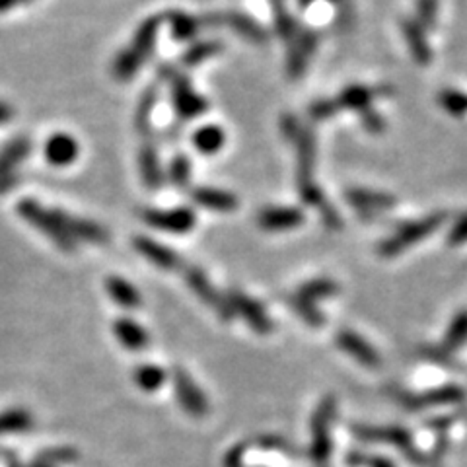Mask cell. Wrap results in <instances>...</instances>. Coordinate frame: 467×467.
Returning <instances> with one entry per match:
<instances>
[{"label":"cell","instance_id":"ab89813d","mask_svg":"<svg viewBox=\"0 0 467 467\" xmlns=\"http://www.w3.org/2000/svg\"><path fill=\"white\" fill-rule=\"evenodd\" d=\"M191 160L185 154L174 156L170 164V180L175 187H187L191 182Z\"/></svg>","mask_w":467,"mask_h":467},{"label":"cell","instance_id":"7402d4cb","mask_svg":"<svg viewBox=\"0 0 467 467\" xmlns=\"http://www.w3.org/2000/svg\"><path fill=\"white\" fill-rule=\"evenodd\" d=\"M138 167H141V177L144 185L156 191L164 183V172L160 166V158H158V151L152 143H144L141 151H138Z\"/></svg>","mask_w":467,"mask_h":467},{"label":"cell","instance_id":"5b68a950","mask_svg":"<svg viewBox=\"0 0 467 467\" xmlns=\"http://www.w3.org/2000/svg\"><path fill=\"white\" fill-rule=\"evenodd\" d=\"M446 218H448L446 213H434V214L421 218V221L407 222L400 226L393 236L385 237V240L380 244V247H377V253H380L382 257H395V255L403 253L407 247L426 240L431 234L439 230Z\"/></svg>","mask_w":467,"mask_h":467},{"label":"cell","instance_id":"d6986e66","mask_svg":"<svg viewBox=\"0 0 467 467\" xmlns=\"http://www.w3.org/2000/svg\"><path fill=\"white\" fill-rule=\"evenodd\" d=\"M257 222H260L263 230L269 232L291 230V228H296L304 222V213L300 208L292 206H271L260 213Z\"/></svg>","mask_w":467,"mask_h":467},{"label":"cell","instance_id":"cb8c5ba5","mask_svg":"<svg viewBox=\"0 0 467 467\" xmlns=\"http://www.w3.org/2000/svg\"><path fill=\"white\" fill-rule=\"evenodd\" d=\"M113 333L127 351H143L148 346V341H151L144 327L131 320V317H119L113 323Z\"/></svg>","mask_w":467,"mask_h":467},{"label":"cell","instance_id":"ee69618b","mask_svg":"<svg viewBox=\"0 0 467 467\" xmlns=\"http://www.w3.org/2000/svg\"><path fill=\"white\" fill-rule=\"evenodd\" d=\"M339 112L341 107L337 104V99H317L310 105V117L314 121H325V119H331Z\"/></svg>","mask_w":467,"mask_h":467},{"label":"cell","instance_id":"9a60e30c","mask_svg":"<svg viewBox=\"0 0 467 467\" xmlns=\"http://www.w3.org/2000/svg\"><path fill=\"white\" fill-rule=\"evenodd\" d=\"M335 343L341 351H345L356 362H361L366 369H377L382 364L380 353H377L374 346L361 337L359 333H354L351 330H343L335 335Z\"/></svg>","mask_w":467,"mask_h":467},{"label":"cell","instance_id":"bcb514c9","mask_svg":"<svg viewBox=\"0 0 467 467\" xmlns=\"http://www.w3.org/2000/svg\"><path fill=\"white\" fill-rule=\"evenodd\" d=\"M362 117V125L369 133H374V135H380L385 131V119L376 112V109L369 107L366 112L361 113Z\"/></svg>","mask_w":467,"mask_h":467},{"label":"cell","instance_id":"5bb4252c","mask_svg":"<svg viewBox=\"0 0 467 467\" xmlns=\"http://www.w3.org/2000/svg\"><path fill=\"white\" fill-rule=\"evenodd\" d=\"M353 432L359 440L364 442H380V444H392L401 450L413 448V436L411 432L403 429V426H372V424H354Z\"/></svg>","mask_w":467,"mask_h":467},{"label":"cell","instance_id":"484cf974","mask_svg":"<svg viewBox=\"0 0 467 467\" xmlns=\"http://www.w3.org/2000/svg\"><path fill=\"white\" fill-rule=\"evenodd\" d=\"M63 222L66 226L68 234H71L74 240L81 242H90V244H105L109 240V234L105 232V228H102L96 222L84 221V218H76L66 213H61Z\"/></svg>","mask_w":467,"mask_h":467},{"label":"cell","instance_id":"ac0fdd59","mask_svg":"<svg viewBox=\"0 0 467 467\" xmlns=\"http://www.w3.org/2000/svg\"><path fill=\"white\" fill-rule=\"evenodd\" d=\"M346 203H349L356 211H361L362 214H374L380 211H387L395 205V197L387 195L382 191H370V189H346Z\"/></svg>","mask_w":467,"mask_h":467},{"label":"cell","instance_id":"db71d44e","mask_svg":"<svg viewBox=\"0 0 467 467\" xmlns=\"http://www.w3.org/2000/svg\"><path fill=\"white\" fill-rule=\"evenodd\" d=\"M32 467H51V465H45V463H39V462H35Z\"/></svg>","mask_w":467,"mask_h":467},{"label":"cell","instance_id":"603a6c76","mask_svg":"<svg viewBox=\"0 0 467 467\" xmlns=\"http://www.w3.org/2000/svg\"><path fill=\"white\" fill-rule=\"evenodd\" d=\"M380 92H390L387 88H370V86H362V84H353L337 97V104H339L341 109H353V112H366V109L372 107L374 97Z\"/></svg>","mask_w":467,"mask_h":467},{"label":"cell","instance_id":"ffe728a7","mask_svg":"<svg viewBox=\"0 0 467 467\" xmlns=\"http://www.w3.org/2000/svg\"><path fill=\"white\" fill-rule=\"evenodd\" d=\"M403 35H405V42L409 45V51L411 57L415 58L416 65L426 66L432 61V51H431V45H429V39H426V29L416 22V19H405L403 22Z\"/></svg>","mask_w":467,"mask_h":467},{"label":"cell","instance_id":"2e32d148","mask_svg":"<svg viewBox=\"0 0 467 467\" xmlns=\"http://www.w3.org/2000/svg\"><path fill=\"white\" fill-rule=\"evenodd\" d=\"M135 250L141 253L143 257H146L148 261L152 265L160 267V269L166 271H175L182 267V260L180 255H177L170 247L162 245L160 242L152 240V237H146V236H136L133 240Z\"/></svg>","mask_w":467,"mask_h":467},{"label":"cell","instance_id":"30bf717a","mask_svg":"<svg viewBox=\"0 0 467 467\" xmlns=\"http://www.w3.org/2000/svg\"><path fill=\"white\" fill-rule=\"evenodd\" d=\"M317 42L320 37L314 32V29L307 27H298V32L294 39L288 43V53H286V74L292 78V81H298L307 68V61L310 57L315 53Z\"/></svg>","mask_w":467,"mask_h":467},{"label":"cell","instance_id":"816d5d0a","mask_svg":"<svg viewBox=\"0 0 467 467\" xmlns=\"http://www.w3.org/2000/svg\"><path fill=\"white\" fill-rule=\"evenodd\" d=\"M16 4H18L16 0H0V12H6V10H10Z\"/></svg>","mask_w":467,"mask_h":467},{"label":"cell","instance_id":"f35d334b","mask_svg":"<svg viewBox=\"0 0 467 467\" xmlns=\"http://www.w3.org/2000/svg\"><path fill=\"white\" fill-rule=\"evenodd\" d=\"M291 306H292V310L302 317V320L307 323V325H312V327H322L325 323V317L322 315V312L317 310V306L315 304H310V302H304L300 300V298H296V296H291Z\"/></svg>","mask_w":467,"mask_h":467},{"label":"cell","instance_id":"8fae6325","mask_svg":"<svg viewBox=\"0 0 467 467\" xmlns=\"http://www.w3.org/2000/svg\"><path fill=\"white\" fill-rule=\"evenodd\" d=\"M174 387H175V397L177 401H180L182 409L191 415V416H205L208 413V400L205 392L198 387L193 377L189 376L187 370H183L182 366H175L174 369Z\"/></svg>","mask_w":467,"mask_h":467},{"label":"cell","instance_id":"e575fe53","mask_svg":"<svg viewBox=\"0 0 467 467\" xmlns=\"http://www.w3.org/2000/svg\"><path fill=\"white\" fill-rule=\"evenodd\" d=\"M34 424V416L26 409H8L0 413V436L24 432Z\"/></svg>","mask_w":467,"mask_h":467},{"label":"cell","instance_id":"f5cc1de1","mask_svg":"<svg viewBox=\"0 0 467 467\" xmlns=\"http://www.w3.org/2000/svg\"><path fill=\"white\" fill-rule=\"evenodd\" d=\"M315 3V0H298V4H300L302 8H307V6H312Z\"/></svg>","mask_w":467,"mask_h":467},{"label":"cell","instance_id":"52a82bcc","mask_svg":"<svg viewBox=\"0 0 467 467\" xmlns=\"http://www.w3.org/2000/svg\"><path fill=\"white\" fill-rule=\"evenodd\" d=\"M401 407L409 411H421V409H432V407L442 405H455L465 400V392L460 385L446 384L440 387H432L423 393H411V392H393L392 393Z\"/></svg>","mask_w":467,"mask_h":467},{"label":"cell","instance_id":"d4e9b609","mask_svg":"<svg viewBox=\"0 0 467 467\" xmlns=\"http://www.w3.org/2000/svg\"><path fill=\"white\" fill-rule=\"evenodd\" d=\"M32 152V143L26 136H16L0 151V177L16 175L18 166Z\"/></svg>","mask_w":467,"mask_h":467},{"label":"cell","instance_id":"11a10c76","mask_svg":"<svg viewBox=\"0 0 467 467\" xmlns=\"http://www.w3.org/2000/svg\"><path fill=\"white\" fill-rule=\"evenodd\" d=\"M18 4H22V3H32V0H16Z\"/></svg>","mask_w":467,"mask_h":467},{"label":"cell","instance_id":"3957f363","mask_svg":"<svg viewBox=\"0 0 467 467\" xmlns=\"http://www.w3.org/2000/svg\"><path fill=\"white\" fill-rule=\"evenodd\" d=\"M18 214L22 216L27 224L35 226L37 230L45 237H49L61 252H74L76 240L68 234L61 211H47L35 198H22V201L18 203Z\"/></svg>","mask_w":467,"mask_h":467},{"label":"cell","instance_id":"60d3db41","mask_svg":"<svg viewBox=\"0 0 467 467\" xmlns=\"http://www.w3.org/2000/svg\"><path fill=\"white\" fill-rule=\"evenodd\" d=\"M436 16H439V0H416V22L424 29L436 26Z\"/></svg>","mask_w":467,"mask_h":467},{"label":"cell","instance_id":"d590c367","mask_svg":"<svg viewBox=\"0 0 467 467\" xmlns=\"http://www.w3.org/2000/svg\"><path fill=\"white\" fill-rule=\"evenodd\" d=\"M222 51V43L221 42H213V39H208V42H198L193 47H189L187 51L182 55V65L183 66H197L201 65L206 58H211L214 55H218Z\"/></svg>","mask_w":467,"mask_h":467},{"label":"cell","instance_id":"f1b7e54d","mask_svg":"<svg viewBox=\"0 0 467 467\" xmlns=\"http://www.w3.org/2000/svg\"><path fill=\"white\" fill-rule=\"evenodd\" d=\"M339 292V286H337L335 281L331 279H314L304 283L300 288L296 291V298H300L304 302L317 304L320 300H325V298H331Z\"/></svg>","mask_w":467,"mask_h":467},{"label":"cell","instance_id":"4dcf8cb0","mask_svg":"<svg viewBox=\"0 0 467 467\" xmlns=\"http://www.w3.org/2000/svg\"><path fill=\"white\" fill-rule=\"evenodd\" d=\"M133 380L138 390H143L146 393H154L164 385L166 370L156 364H141L135 369Z\"/></svg>","mask_w":467,"mask_h":467},{"label":"cell","instance_id":"681fc988","mask_svg":"<svg viewBox=\"0 0 467 467\" xmlns=\"http://www.w3.org/2000/svg\"><path fill=\"white\" fill-rule=\"evenodd\" d=\"M448 244L450 245H463V244H467V213L462 214L458 221L454 222L452 230L448 234Z\"/></svg>","mask_w":467,"mask_h":467},{"label":"cell","instance_id":"c3c4849f","mask_svg":"<svg viewBox=\"0 0 467 467\" xmlns=\"http://www.w3.org/2000/svg\"><path fill=\"white\" fill-rule=\"evenodd\" d=\"M320 214H322V222H323V226L327 228V230L335 232V230H341V228H343L341 216H339V213H337V208L330 201H325L320 206Z\"/></svg>","mask_w":467,"mask_h":467},{"label":"cell","instance_id":"9f6ffc18","mask_svg":"<svg viewBox=\"0 0 467 467\" xmlns=\"http://www.w3.org/2000/svg\"><path fill=\"white\" fill-rule=\"evenodd\" d=\"M330 3H335V4H341L343 0H330Z\"/></svg>","mask_w":467,"mask_h":467},{"label":"cell","instance_id":"f546056e","mask_svg":"<svg viewBox=\"0 0 467 467\" xmlns=\"http://www.w3.org/2000/svg\"><path fill=\"white\" fill-rule=\"evenodd\" d=\"M156 104H158V90L152 86V88H148V90H144L141 99H138V107H136V113H135V125H136L138 133L151 135L152 115H154Z\"/></svg>","mask_w":467,"mask_h":467},{"label":"cell","instance_id":"8992f818","mask_svg":"<svg viewBox=\"0 0 467 467\" xmlns=\"http://www.w3.org/2000/svg\"><path fill=\"white\" fill-rule=\"evenodd\" d=\"M160 74L170 84L172 102L177 117L189 121V119H195L206 112V99L193 90L191 82H189V78L183 73L174 66H162Z\"/></svg>","mask_w":467,"mask_h":467},{"label":"cell","instance_id":"277c9868","mask_svg":"<svg viewBox=\"0 0 467 467\" xmlns=\"http://www.w3.org/2000/svg\"><path fill=\"white\" fill-rule=\"evenodd\" d=\"M335 413H337V397L330 393L325 395L320 405L315 407L310 421L312 442H310V450H307V458L320 467L330 462L333 452L331 424L335 421Z\"/></svg>","mask_w":467,"mask_h":467},{"label":"cell","instance_id":"74e56055","mask_svg":"<svg viewBox=\"0 0 467 467\" xmlns=\"http://www.w3.org/2000/svg\"><path fill=\"white\" fill-rule=\"evenodd\" d=\"M439 104L446 113L452 117H465L467 115V94L460 90H442L439 96Z\"/></svg>","mask_w":467,"mask_h":467},{"label":"cell","instance_id":"7c38bea8","mask_svg":"<svg viewBox=\"0 0 467 467\" xmlns=\"http://www.w3.org/2000/svg\"><path fill=\"white\" fill-rule=\"evenodd\" d=\"M143 221L158 228V230H166L172 234H187L193 230L197 216L191 208H174V211H156V208H146L143 211Z\"/></svg>","mask_w":467,"mask_h":467},{"label":"cell","instance_id":"44dd1931","mask_svg":"<svg viewBox=\"0 0 467 467\" xmlns=\"http://www.w3.org/2000/svg\"><path fill=\"white\" fill-rule=\"evenodd\" d=\"M191 198L198 206L216 213H232L237 208V198L232 193L214 187H195L191 191Z\"/></svg>","mask_w":467,"mask_h":467},{"label":"cell","instance_id":"6da1fadb","mask_svg":"<svg viewBox=\"0 0 467 467\" xmlns=\"http://www.w3.org/2000/svg\"><path fill=\"white\" fill-rule=\"evenodd\" d=\"M281 131L296 148V185L302 201L310 206L320 208L327 198L320 185L315 183V135L312 128L300 123V119L294 115H284L281 119Z\"/></svg>","mask_w":467,"mask_h":467},{"label":"cell","instance_id":"836d02e7","mask_svg":"<svg viewBox=\"0 0 467 467\" xmlns=\"http://www.w3.org/2000/svg\"><path fill=\"white\" fill-rule=\"evenodd\" d=\"M167 19H170L172 35L177 42H189V39H193L198 34V29L203 27L201 19L185 12H170L167 14Z\"/></svg>","mask_w":467,"mask_h":467},{"label":"cell","instance_id":"1f68e13d","mask_svg":"<svg viewBox=\"0 0 467 467\" xmlns=\"http://www.w3.org/2000/svg\"><path fill=\"white\" fill-rule=\"evenodd\" d=\"M465 343H467V310H462L454 315L448 330H446L442 349L446 353H454L462 349Z\"/></svg>","mask_w":467,"mask_h":467},{"label":"cell","instance_id":"d6a6232c","mask_svg":"<svg viewBox=\"0 0 467 467\" xmlns=\"http://www.w3.org/2000/svg\"><path fill=\"white\" fill-rule=\"evenodd\" d=\"M271 8H273V22L276 34H279L286 43H291L300 26L296 24V19L291 16V12H288L284 0H271Z\"/></svg>","mask_w":467,"mask_h":467},{"label":"cell","instance_id":"7bdbcfd3","mask_svg":"<svg viewBox=\"0 0 467 467\" xmlns=\"http://www.w3.org/2000/svg\"><path fill=\"white\" fill-rule=\"evenodd\" d=\"M346 463L351 467H395V463L384 455H369L362 452H351L346 455Z\"/></svg>","mask_w":467,"mask_h":467},{"label":"cell","instance_id":"7dc6e473","mask_svg":"<svg viewBox=\"0 0 467 467\" xmlns=\"http://www.w3.org/2000/svg\"><path fill=\"white\" fill-rule=\"evenodd\" d=\"M252 442L245 440V442H240L236 444L234 448L228 450V454L224 455V467H245V452L250 450Z\"/></svg>","mask_w":467,"mask_h":467},{"label":"cell","instance_id":"4fadbf2b","mask_svg":"<svg viewBox=\"0 0 467 467\" xmlns=\"http://www.w3.org/2000/svg\"><path fill=\"white\" fill-rule=\"evenodd\" d=\"M228 300H230V304H232L234 314L242 315L245 323L250 325L255 333L267 335V333L273 331L271 317L267 315V312L263 310V306L257 300H253L252 296H247L240 291H232L230 294H228Z\"/></svg>","mask_w":467,"mask_h":467},{"label":"cell","instance_id":"f6af8a7d","mask_svg":"<svg viewBox=\"0 0 467 467\" xmlns=\"http://www.w3.org/2000/svg\"><path fill=\"white\" fill-rule=\"evenodd\" d=\"M335 24L337 27L341 29V32H351L356 24V10L354 4L351 0H343L339 4V10H337V18H335Z\"/></svg>","mask_w":467,"mask_h":467},{"label":"cell","instance_id":"7a4b0ae2","mask_svg":"<svg viewBox=\"0 0 467 467\" xmlns=\"http://www.w3.org/2000/svg\"><path fill=\"white\" fill-rule=\"evenodd\" d=\"M160 26H162L160 16L146 18L144 22L138 26L131 45L123 49L113 63V76L119 82L131 81V78L138 73V68L146 63V58L152 55Z\"/></svg>","mask_w":467,"mask_h":467},{"label":"cell","instance_id":"9c48e42d","mask_svg":"<svg viewBox=\"0 0 467 467\" xmlns=\"http://www.w3.org/2000/svg\"><path fill=\"white\" fill-rule=\"evenodd\" d=\"M198 19H201V26H208V27H216V26L232 27L237 35L245 39V42H252L255 45H263L269 42V34L265 32V27L252 16H245L242 12L206 14Z\"/></svg>","mask_w":467,"mask_h":467},{"label":"cell","instance_id":"e0dca14e","mask_svg":"<svg viewBox=\"0 0 467 467\" xmlns=\"http://www.w3.org/2000/svg\"><path fill=\"white\" fill-rule=\"evenodd\" d=\"M78 154H81V144L74 141V136L66 133H55L53 136H49L43 146L45 160L58 167L73 164Z\"/></svg>","mask_w":467,"mask_h":467},{"label":"cell","instance_id":"b9f144b4","mask_svg":"<svg viewBox=\"0 0 467 467\" xmlns=\"http://www.w3.org/2000/svg\"><path fill=\"white\" fill-rule=\"evenodd\" d=\"M74 460H78V452L76 450H73V448H53V450H45L35 462L57 467V465L74 462Z\"/></svg>","mask_w":467,"mask_h":467},{"label":"cell","instance_id":"8d00e7d4","mask_svg":"<svg viewBox=\"0 0 467 467\" xmlns=\"http://www.w3.org/2000/svg\"><path fill=\"white\" fill-rule=\"evenodd\" d=\"M252 446H257V448L267 452H279L284 455H291V458H300L302 455V452L298 450L291 440H286L284 436H276V434L257 436L255 440H252Z\"/></svg>","mask_w":467,"mask_h":467},{"label":"cell","instance_id":"f907efd6","mask_svg":"<svg viewBox=\"0 0 467 467\" xmlns=\"http://www.w3.org/2000/svg\"><path fill=\"white\" fill-rule=\"evenodd\" d=\"M14 109L10 107L6 102H0V125H6L8 121H12Z\"/></svg>","mask_w":467,"mask_h":467},{"label":"cell","instance_id":"ba28073f","mask_svg":"<svg viewBox=\"0 0 467 467\" xmlns=\"http://www.w3.org/2000/svg\"><path fill=\"white\" fill-rule=\"evenodd\" d=\"M185 283L191 291L198 296V300L205 302L208 307H213V312L221 317L224 322H230L236 315L232 310V304L228 300V296L221 294L213 286V283L208 281V276L205 271L198 269V267H187L185 269Z\"/></svg>","mask_w":467,"mask_h":467},{"label":"cell","instance_id":"4316f807","mask_svg":"<svg viewBox=\"0 0 467 467\" xmlns=\"http://www.w3.org/2000/svg\"><path fill=\"white\" fill-rule=\"evenodd\" d=\"M105 291L109 296H112L113 302H117L123 307H128V310L138 307L143 302L136 288L131 283L121 279V276H109V279L105 281Z\"/></svg>","mask_w":467,"mask_h":467},{"label":"cell","instance_id":"83f0119b","mask_svg":"<svg viewBox=\"0 0 467 467\" xmlns=\"http://www.w3.org/2000/svg\"><path fill=\"white\" fill-rule=\"evenodd\" d=\"M226 135L218 125H205L193 133V146L201 154H216L222 151Z\"/></svg>","mask_w":467,"mask_h":467}]
</instances>
